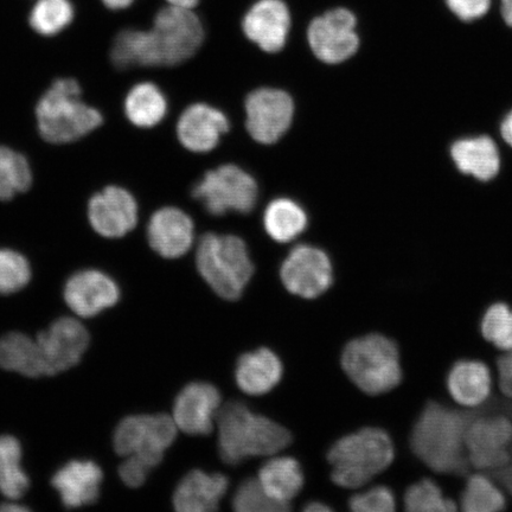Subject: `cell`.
Wrapping results in <instances>:
<instances>
[{
  "label": "cell",
  "mask_w": 512,
  "mask_h": 512,
  "mask_svg": "<svg viewBox=\"0 0 512 512\" xmlns=\"http://www.w3.org/2000/svg\"><path fill=\"white\" fill-rule=\"evenodd\" d=\"M245 110L249 136L256 143L273 145L290 130L296 106L283 89L262 87L248 94Z\"/></svg>",
  "instance_id": "12"
},
{
  "label": "cell",
  "mask_w": 512,
  "mask_h": 512,
  "mask_svg": "<svg viewBox=\"0 0 512 512\" xmlns=\"http://www.w3.org/2000/svg\"><path fill=\"white\" fill-rule=\"evenodd\" d=\"M501 11L505 23L512 28V0H501Z\"/></svg>",
  "instance_id": "46"
},
{
  "label": "cell",
  "mask_w": 512,
  "mask_h": 512,
  "mask_svg": "<svg viewBox=\"0 0 512 512\" xmlns=\"http://www.w3.org/2000/svg\"><path fill=\"white\" fill-rule=\"evenodd\" d=\"M216 424L220 457L229 465H238L249 458L274 456L292 443V434L284 426L254 414L239 401L221 406Z\"/></svg>",
  "instance_id": "3"
},
{
  "label": "cell",
  "mask_w": 512,
  "mask_h": 512,
  "mask_svg": "<svg viewBox=\"0 0 512 512\" xmlns=\"http://www.w3.org/2000/svg\"><path fill=\"white\" fill-rule=\"evenodd\" d=\"M291 29L292 12L286 0H255L241 18L242 34L267 54L284 50Z\"/></svg>",
  "instance_id": "15"
},
{
  "label": "cell",
  "mask_w": 512,
  "mask_h": 512,
  "mask_svg": "<svg viewBox=\"0 0 512 512\" xmlns=\"http://www.w3.org/2000/svg\"><path fill=\"white\" fill-rule=\"evenodd\" d=\"M150 247L165 259H178L187 254L195 241V226L183 210L166 207L151 216L147 226Z\"/></svg>",
  "instance_id": "20"
},
{
  "label": "cell",
  "mask_w": 512,
  "mask_h": 512,
  "mask_svg": "<svg viewBox=\"0 0 512 512\" xmlns=\"http://www.w3.org/2000/svg\"><path fill=\"white\" fill-rule=\"evenodd\" d=\"M342 367L349 379L368 395L389 393L402 381L398 344L380 334L352 339L344 348Z\"/></svg>",
  "instance_id": "7"
},
{
  "label": "cell",
  "mask_w": 512,
  "mask_h": 512,
  "mask_svg": "<svg viewBox=\"0 0 512 512\" xmlns=\"http://www.w3.org/2000/svg\"><path fill=\"white\" fill-rule=\"evenodd\" d=\"M21 460V443L12 435L0 437V492L9 501H18L29 489L30 480Z\"/></svg>",
  "instance_id": "30"
},
{
  "label": "cell",
  "mask_w": 512,
  "mask_h": 512,
  "mask_svg": "<svg viewBox=\"0 0 512 512\" xmlns=\"http://www.w3.org/2000/svg\"><path fill=\"white\" fill-rule=\"evenodd\" d=\"M155 467L157 465L149 459L139 456H128L125 457V462L119 467V476L130 488H139V486L145 483L150 471L155 469Z\"/></svg>",
  "instance_id": "39"
},
{
  "label": "cell",
  "mask_w": 512,
  "mask_h": 512,
  "mask_svg": "<svg viewBox=\"0 0 512 512\" xmlns=\"http://www.w3.org/2000/svg\"><path fill=\"white\" fill-rule=\"evenodd\" d=\"M357 17L348 8L336 6L311 19L306 40L316 59L341 64L351 59L361 46Z\"/></svg>",
  "instance_id": "10"
},
{
  "label": "cell",
  "mask_w": 512,
  "mask_h": 512,
  "mask_svg": "<svg viewBox=\"0 0 512 512\" xmlns=\"http://www.w3.org/2000/svg\"><path fill=\"white\" fill-rule=\"evenodd\" d=\"M486 403L488 401L476 408L458 409L428 401L409 437L414 456L440 475H469L471 466L466 456L465 435Z\"/></svg>",
  "instance_id": "2"
},
{
  "label": "cell",
  "mask_w": 512,
  "mask_h": 512,
  "mask_svg": "<svg viewBox=\"0 0 512 512\" xmlns=\"http://www.w3.org/2000/svg\"><path fill=\"white\" fill-rule=\"evenodd\" d=\"M405 509L409 512H450L457 510L456 502L443 495L439 485L432 479L414 483L403 497Z\"/></svg>",
  "instance_id": "34"
},
{
  "label": "cell",
  "mask_w": 512,
  "mask_h": 512,
  "mask_svg": "<svg viewBox=\"0 0 512 512\" xmlns=\"http://www.w3.org/2000/svg\"><path fill=\"white\" fill-rule=\"evenodd\" d=\"M0 511L11 512V511H28L27 507L18 504L17 501H11L0 505Z\"/></svg>",
  "instance_id": "47"
},
{
  "label": "cell",
  "mask_w": 512,
  "mask_h": 512,
  "mask_svg": "<svg viewBox=\"0 0 512 512\" xmlns=\"http://www.w3.org/2000/svg\"><path fill=\"white\" fill-rule=\"evenodd\" d=\"M31 183L28 159L10 147L0 145V201L12 200L29 190Z\"/></svg>",
  "instance_id": "32"
},
{
  "label": "cell",
  "mask_w": 512,
  "mask_h": 512,
  "mask_svg": "<svg viewBox=\"0 0 512 512\" xmlns=\"http://www.w3.org/2000/svg\"><path fill=\"white\" fill-rule=\"evenodd\" d=\"M451 156L463 174L479 181H491L501 169V157L494 140L480 136L458 140L451 147Z\"/></svg>",
  "instance_id": "25"
},
{
  "label": "cell",
  "mask_w": 512,
  "mask_h": 512,
  "mask_svg": "<svg viewBox=\"0 0 512 512\" xmlns=\"http://www.w3.org/2000/svg\"><path fill=\"white\" fill-rule=\"evenodd\" d=\"M206 41V28L195 10L165 6L150 30L126 29L114 38V67H175L194 57Z\"/></svg>",
  "instance_id": "1"
},
{
  "label": "cell",
  "mask_w": 512,
  "mask_h": 512,
  "mask_svg": "<svg viewBox=\"0 0 512 512\" xmlns=\"http://www.w3.org/2000/svg\"><path fill=\"white\" fill-rule=\"evenodd\" d=\"M192 196L214 216L228 213L249 214L259 197L258 183L238 165L224 164L209 170L201 178Z\"/></svg>",
  "instance_id": "9"
},
{
  "label": "cell",
  "mask_w": 512,
  "mask_h": 512,
  "mask_svg": "<svg viewBox=\"0 0 512 512\" xmlns=\"http://www.w3.org/2000/svg\"><path fill=\"white\" fill-rule=\"evenodd\" d=\"M177 430L168 414L128 416L114 432V450L120 456L143 457L158 466L174 444Z\"/></svg>",
  "instance_id": "11"
},
{
  "label": "cell",
  "mask_w": 512,
  "mask_h": 512,
  "mask_svg": "<svg viewBox=\"0 0 512 512\" xmlns=\"http://www.w3.org/2000/svg\"><path fill=\"white\" fill-rule=\"evenodd\" d=\"M0 367L27 377L43 376V361L36 339L22 332H10L0 338Z\"/></svg>",
  "instance_id": "27"
},
{
  "label": "cell",
  "mask_w": 512,
  "mask_h": 512,
  "mask_svg": "<svg viewBox=\"0 0 512 512\" xmlns=\"http://www.w3.org/2000/svg\"><path fill=\"white\" fill-rule=\"evenodd\" d=\"M309 223L306 211L291 198L281 197L268 204L264 213V227L272 240L287 243L305 232Z\"/></svg>",
  "instance_id": "29"
},
{
  "label": "cell",
  "mask_w": 512,
  "mask_h": 512,
  "mask_svg": "<svg viewBox=\"0 0 512 512\" xmlns=\"http://www.w3.org/2000/svg\"><path fill=\"white\" fill-rule=\"evenodd\" d=\"M220 408L219 389L207 382H192L178 394L172 419L184 433L207 435L214 430Z\"/></svg>",
  "instance_id": "17"
},
{
  "label": "cell",
  "mask_w": 512,
  "mask_h": 512,
  "mask_svg": "<svg viewBox=\"0 0 512 512\" xmlns=\"http://www.w3.org/2000/svg\"><path fill=\"white\" fill-rule=\"evenodd\" d=\"M136 0H102L107 9L121 11L130 8Z\"/></svg>",
  "instance_id": "43"
},
{
  "label": "cell",
  "mask_w": 512,
  "mask_h": 512,
  "mask_svg": "<svg viewBox=\"0 0 512 512\" xmlns=\"http://www.w3.org/2000/svg\"><path fill=\"white\" fill-rule=\"evenodd\" d=\"M304 510L309 512H328L331 511V508L320 502H311Z\"/></svg>",
  "instance_id": "48"
},
{
  "label": "cell",
  "mask_w": 512,
  "mask_h": 512,
  "mask_svg": "<svg viewBox=\"0 0 512 512\" xmlns=\"http://www.w3.org/2000/svg\"><path fill=\"white\" fill-rule=\"evenodd\" d=\"M262 488L275 501L291 505L304 486V473L296 459L274 457L261 467L258 476Z\"/></svg>",
  "instance_id": "26"
},
{
  "label": "cell",
  "mask_w": 512,
  "mask_h": 512,
  "mask_svg": "<svg viewBox=\"0 0 512 512\" xmlns=\"http://www.w3.org/2000/svg\"><path fill=\"white\" fill-rule=\"evenodd\" d=\"M227 489L228 479L221 473L190 471L175 491V509L179 512L215 511Z\"/></svg>",
  "instance_id": "22"
},
{
  "label": "cell",
  "mask_w": 512,
  "mask_h": 512,
  "mask_svg": "<svg viewBox=\"0 0 512 512\" xmlns=\"http://www.w3.org/2000/svg\"><path fill=\"white\" fill-rule=\"evenodd\" d=\"M501 132L505 142L512 146V111L504 118Z\"/></svg>",
  "instance_id": "44"
},
{
  "label": "cell",
  "mask_w": 512,
  "mask_h": 512,
  "mask_svg": "<svg viewBox=\"0 0 512 512\" xmlns=\"http://www.w3.org/2000/svg\"><path fill=\"white\" fill-rule=\"evenodd\" d=\"M63 296L75 315L91 318L119 302L120 288L107 274L85 270L68 279Z\"/></svg>",
  "instance_id": "18"
},
{
  "label": "cell",
  "mask_w": 512,
  "mask_h": 512,
  "mask_svg": "<svg viewBox=\"0 0 512 512\" xmlns=\"http://www.w3.org/2000/svg\"><path fill=\"white\" fill-rule=\"evenodd\" d=\"M448 9L464 22L476 21L488 14L491 0H445Z\"/></svg>",
  "instance_id": "40"
},
{
  "label": "cell",
  "mask_w": 512,
  "mask_h": 512,
  "mask_svg": "<svg viewBox=\"0 0 512 512\" xmlns=\"http://www.w3.org/2000/svg\"><path fill=\"white\" fill-rule=\"evenodd\" d=\"M233 508L239 512H285L291 510V505L275 501L258 478H249L235 492Z\"/></svg>",
  "instance_id": "36"
},
{
  "label": "cell",
  "mask_w": 512,
  "mask_h": 512,
  "mask_svg": "<svg viewBox=\"0 0 512 512\" xmlns=\"http://www.w3.org/2000/svg\"><path fill=\"white\" fill-rule=\"evenodd\" d=\"M349 507L355 512H393L396 509V498L387 486H375L352 496Z\"/></svg>",
  "instance_id": "38"
},
{
  "label": "cell",
  "mask_w": 512,
  "mask_h": 512,
  "mask_svg": "<svg viewBox=\"0 0 512 512\" xmlns=\"http://www.w3.org/2000/svg\"><path fill=\"white\" fill-rule=\"evenodd\" d=\"M104 479L98 464L91 460H73L55 473L51 484L59 492L64 507H86L98 501Z\"/></svg>",
  "instance_id": "21"
},
{
  "label": "cell",
  "mask_w": 512,
  "mask_h": 512,
  "mask_svg": "<svg viewBox=\"0 0 512 512\" xmlns=\"http://www.w3.org/2000/svg\"><path fill=\"white\" fill-rule=\"evenodd\" d=\"M446 383L448 393L462 407L476 408L491 398L492 376L484 362L462 360L454 363Z\"/></svg>",
  "instance_id": "23"
},
{
  "label": "cell",
  "mask_w": 512,
  "mask_h": 512,
  "mask_svg": "<svg viewBox=\"0 0 512 512\" xmlns=\"http://www.w3.org/2000/svg\"><path fill=\"white\" fill-rule=\"evenodd\" d=\"M280 278L294 296L315 299L331 287L334 268L323 249L300 245L287 255L280 268Z\"/></svg>",
  "instance_id": "13"
},
{
  "label": "cell",
  "mask_w": 512,
  "mask_h": 512,
  "mask_svg": "<svg viewBox=\"0 0 512 512\" xmlns=\"http://www.w3.org/2000/svg\"><path fill=\"white\" fill-rule=\"evenodd\" d=\"M125 114L130 123L152 128L162 123L168 113V101L155 83L142 82L131 88L125 99Z\"/></svg>",
  "instance_id": "28"
},
{
  "label": "cell",
  "mask_w": 512,
  "mask_h": 512,
  "mask_svg": "<svg viewBox=\"0 0 512 512\" xmlns=\"http://www.w3.org/2000/svg\"><path fill=\"white\" fill-rule=\"evenodd\" d=\"M512 447V403L490 398L465 435L467 459L473 469L490 473L508 463Z\"/></svg>",
  "instance_id": "8"
},
{
  "label": "cell",
  "mask_w": 512,
  "mask_h": 512,
  "mask_svg": "<svg viewBox=\"0 0 512 512\" xmlns=\"http://www.w3.org/2000/svg\"><path fill=\"white\" fill-rule=\"evenodd\" d=\"M229 127L226 114L219 108L194 104L179 117L176 133L179 143L185 149L195 153H208L216 149Z\"/></svg>",
  "instance_id": "19"
},
{
  "label": "cell",
  "mask_w": 512,
  "mask_h": 512,
  "mask_svg": "<svg viewBox=\"0 0 512 512\" xmlns=\"http://www.w3.org/2000/svg\"><path fill=\"white\" fill-rule=\"evenodd\" d=\"M488 475L494 478L503 491L512 497V447L508 463L501 467V469L488 473Z\"/></svg>",
  "instance_id": "42"
},
{
  "label": "cell",
  "mask_w": 512,
  "mask_h": 512,
  "mask_svg": "<svg viewBox=\"0 0 512 512\" xmlns=\"http://www.w3.org/2000/svg\"><path fill=\"white\" fill-rule=\"evenodd\" d=\"M480 332L486 342L499 350L512 349V310L508 304L495 303L488 307L482 320Z\"/></svg>",
  "instance_id": "35"
},
{
  "label": "cell",
  "mask_w": 512,
  "mask_h": 512,
  "mask_svg": "<svg viewBox=\"0 0 512 512\" xmlns=\"http://www.w3.org/2000/svg\"><path fill=\"white\" fill-rule=\"evenodd\" d=\"M166 4L176 8L195 10L200 6L201 0H165Z\"/></svg>",
  "instance_id": "45"
},
{
  "label": "cell",
  "mask_w": 512,
  "mask_h": 512,
  "mask_svg": "<svg viewBox=\"0 0 512 512\" xmlns=\"http://www.w3.org/2000/svg\"><path fill=\"white\" fill-rule=\"evenodd\" d=\"M283 364L270 349L262 348L242 355L235 370V379L243 393H270L283 377Z\"/></svg>",
  "instance_id": "24"
},
{
  "label": "cell",
  "mask_w": 512,
  "mask_h": 512,
  "mask_svg": "<svg viewBox=\"0 0 512 512\" xmlns=\"http://www.w3.org/2000/svg\"><path fill=\"white\" fill-rule=\"evenodd\" d=\"M196 266L217 296L226 300H238L255 271L245 241L214 233L198 242Z\"/></svg>",
  "instance_id": "6"
},
{
  "label": "cell",
  "mask_w": 512,
  "mask_h": 512,
  "mask_svg": "<svg viewBox=\"0 0 512 512\" xmlns=\"http://www.w3.org/2000/svg\"><path fill=\"white\" fill-rule=\"evenodd\" d=\"M75 11L70 0H38L32 8L29 23L37 34L55 36L74 21Z\"/></svg>",
  "instance_id": "33"
},
{
  "label": "cell",
  "mask_w": 512,
  "mask_h": 512,
  "mask_svg": "<svg viewBox=\"0 0 512 512\" xmlns=\"http://www.w3.org/2000/svg\"><path fill=\"white\" fill-rule=\"evenodd\" d=\"M44 375L53 376L72 369L81 361L89 345V334L79 320L63 317L55 320L36 338Z\"/></svg>",
  "instance_id": "14"
},
{
  "label": "cell",
  "mask_w": 512,
  "mask_h": 512,
  "mask_svg": "<svg viewBox=\"0 0 512 512\" xmlns=\"http://www.w3.org/2000/svg\"><path fill=\"white\" fill-rule=\"evenodd\" d=\"M138 204L130 191L107 187L88 203V220L92 228L107 239L124 238L138 223Z\"/></svg>",
  "instance_id": "16"
},
{
  "label": "cell",
  "mask_w": 512,
  "mask_h": 512,
  "mask_svg": "<svg viewBox=\"0 0 512 512\" xmlns=\"http://www.w3.org/2000/svg\"><path fill=\"white\" fill-rule=\"evenodd\" d=\"M30 279L31 267L27 258L12 249H0V294L21 291Z\"/></svg>",
  "instance_id": "37"
},
{
  "label": "cell",
  "mask_w": 512,
  "mask_h": 512,
  "mask_svg": "<svg viewBox=\"0 0 512 512\" xmlns=\"http://www.w3.org/2000/svg\"><path fill=\"white\" fill-rule=\"evenodd\" d=\"M505 492L488 473L478 472L467 477L460 504L466 512H497L507 508Z\"/></svg>",
  "instance_id": "31"
},
{
  "label": "cell",
  "mask_w": 512,
  "mask_h": 512,
  "mask_svg": "<svg viewBox=\"0 0 512 512\" xmlns=\"http://www.w3.org/2000/svg\"><path fill=\"white\" fill-rule=\"evenodd\" d=\"M395 458L392 438L381 428L367 427L339 439L330 448L331 479L344 489H358L386 471Z\"/></svg>",
  "instance_id": "5"
},
{
  "label": "cell",
  "mask_w": 512,
  "mask_h": 512,
  "mask_svg": "<svg viewBox=\"0 0 512 512\" xmlns=\"http://www.w3.org/2000/svg\"><path fill=\"white\" fill-rule=\"evenodd\" d=\"M498 387L505 399L512 400V349L497 358Z\"/></svg>",
  "instance_id": "41"
},
{
  "label": "cell",
  "mask_w": 512,
  "mask_h": 512,
  "mask_svg": "<svg viewBox=\"0 0 512 512\" xmlns=\"http://www.w3.org/2000/svg\"><path fill=\"white\" fill-rule=\"evenodd\" d=\"M81 95L74 79H59L38 100V131L46 142L74 143L104 123L101 113L83 102Z\"/></svg>",
  "instance_id": "4"
}]
</instances>
